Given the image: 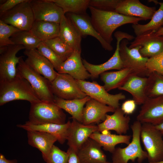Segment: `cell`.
<instances>
[{
    "label": "cell",
    "instance_id": "obj_1",
    "mask_svg": "<svg viewBox=\"0 0 163 163\" xmlns=\"http://www.w3.org/2000/svg\"><path fill=\"white\" fill-rule=\"evenodd\" d=\"M91 23L96 31L107 42L111 44L112 35L118 27L123 25L136 24L142 18L126 16L115 11H101L89 6Z\"/></svg>",
    "mask_w": 163,
    "mask_h": 163
},
{
    "label": "cell",
    "instance_id": "obj_2",
    "mask_svg": "<svg viewBox=\"0 0 163 163\" xmlns=\"http://www.w3.org/2000/svg\"><path fill=\"white\" fill-rule=\"evenodd\" d=\"M18 100L27 101L30 103L41 101L29 82L17 72L13 79L0 83V106Z\"/></svg>",
    "mask_w": 163,
    "mask_h": 163
},
{
    "label": "cell",
    "instance_id": "obj_3",
    "mask_svg": "<svg viewBox=\"0 0 163 163\" xmlns=\"http://www.w3.org/2000/svg\"><path fill=\"white\" fill-rule=\"evenodd\" d=\"M142 123L135 121L131 126L132 132L131 142L126 147H118L112 154V162L114 163H128L131 160L134 162L137 159L139 163L147 158L148 154L143 150L140 142V132Z\"/></svg>",
    "mask_w": 163,
    "mask_h": 163
},
{
    "label": "cell",
    "instance_id": "obj_4",
    "mask_svg": "<svg viewBox=\"0 0 163 163\" xmlns=\"http://www.w3.org/2000/svg\"><path fill=\"white\" fill-rule=\"evenodd\" d=\"M17 67L18 72L29 82L41 101L54 103V95L51 89V82L27 65L22 56Z\"/></svg>",
    "mask_w": 163,
    "mask_h": 163
},
{
    "label": "cell",
    "instance_id": "obj_5",
    "mask_svg": "<svg viewBox=\"0 0 163 163\" xmlns=\"http://www.w3.org/2000/svg\"><path fill=\"white\" fill-rule=\"evenodd\" d=\"M54 103L40 101L30 103L28 121L35 125L66 123V116Z\"/></svg>",
    "mask_w": 163,
    "mask_h": 163
},
{
    "label": "cell",
    "instance_id": "obj_6",
    "mask_svg": "<svg viewBox=\"0 0 163 163\" xmlns=\"http://www.w3.org/2000/svg\"><path fill=\"white\" fill-rule=\"evenodd\" d=\"M163 134L155 125L148 123H142L140 138L149 163L163 160Z\"/></svg>",
    "mask_w": 163,
    "mask_h": 163
},
{
    "label": "cell",
    "instance_id": "obj_7",
    "mask_svg": "<svg viewBox=\"0 0 163 163\" xmlns=\"http://www.w3.org/2000/svg\"><path fill=\"white\" fill-rule=\"evenodd\" d=\"M129 43V40L124 39L120 44L119 54L123 69H131L137 75L147 77L149 73L146 64L149 58L143 57L140 54V46L130 49L127 46Z\"/></svg>",
    "mask_w": 163,
    "mask_h": 163
},
{
    "label": "cell",
    "instance_id": "obj_8",
    "mask_svg": "<svg viewBox=\"0 0 163 163\" xmlns=\"http://www.w3.org/2000/svg\"><path fill=\"white\" fill-rule=\"evenodd\" d=\"M30 0H26L0 16V20L20 30L30 31L35 21Z\"/></svg>",
    "mask_w": 163,
    "mask_h": 163
},
{
    "label": "cell",
    "instance_id": "obj_9",
    "mask_svg": "<svg viewBox=\"0 0 163 163\" xmlns=\"http://www.w3.org/2000/svg\"><path fill=\"white\" fill-rule=\"evenodd\" d=\"M51 85L54 95L61 99H82L87 96L81 89L76 80L67 74L58 73Z\"/></svg>",
    "mask_w": 163,
    "mask_h": 163
},
{
    "label": "cell",
    "instance_id": "obj_10",
    "mask_svg": "<svg viewBox=\"0 0 163 163\" xmlns=\"http://www.w3.org/2000/svg\"><path fill=\"white\" fill-rule=\"evenodd\" d=\"M114 36L117 40L116 47L112 56L105 62L99 65L90 63L85 59H82L83 64L87 71L91 75V78H97L102 73L112 69L121 70L123 69L122 62L119 54V46L122 40L126 39L131 40L134 37L127 33L121 31H116Z\"/></svg>",
    "mask_w": 163,
    "mask_h": 163
},
{
    "label": "cell",
    "instance_id": "obj_11",
    "mask_svg": "<svg viewBox=\"0 0 163 163\" xmlns=\"http://www.w3.org/2000/svg\"><path fill=\"white\" fill-rule=\"evenodd\" d=\"M76 80L81 89L87 96L115 109L120 107V101L126 98L125 95L122 93L115 94H109L103 86L96 82Z\"/></svg>",
    "mask_w": 163,
    "mask_h": 163
},
{
    "label": "cell",
    "instance_id": "obj_12",
    "mask_svg": "<svg viewBox=\"0 0 163 163\" xmlns=\"http://www.w3.org/2000/svg\"><path fill=\"white\" fill-rule=\"evenodd\" d=\"M25 49L23 46L12 44L6 47L0 56V83L7 82L14 78L17 74L16 65L22 56L18 57L17 53Z\"/></svg>",
    "mask_w": 163,
    "mask_h": 163
},
{
    "label": "cell",
    "instance_id": "obj_13",
    "mask_svg": "<svg viewBox=\"0 0 163 163\" xmlns=\"http://www.w3.org/2000/svg\"><path fill=\"white\" fill-rule=\"evenodd\" d=\"M140 46L139 52L144 57L155 56L163 51V36H158L155 31L136 36L128 47L131 49Z\"/></svg>",
    "mask_w": 163,
    "mask_h": 163
},
{
    "label": "cell",
    "instance_id": "obj_14",
    "mask_svg": "<svg viewBox=\"0 0 163 163\" xmlns=\"http://www.w3.org/2000/svg\"><path fill=\"white\" fill-rule=\"evenodd\" d=\"M142 105L137 120L155 126L163 123V96L148 97Z\"/></svg>",
    "mask_w": 163,
    "mask_h": 163
},
{
    "label": "cell",
    "instance_id": "obj_15",
    "mask_svg": "<svg viewBox=\"0 0 163 163\" xmlns=\"http://www.w3.org/2000/svg\"><path fill=\"white\" fill-rule=\"evenodd\" d=\"M30 2L35 21L59 24L65 14L62 8L50 0H31Z\"/></svg>",
    "mask_w": 163,
    "mask_h": 163
},
{
    "label": "cell",
    "instance_id": "obj_16",
    "mask_svg": "<svg viewBox=\"0 0 163 163\" xmlns=\"http://www.w3.org/2000/svg\"><path fill=\"white\" fill-rule=\"evenodd\" d=\"M97 131H98L97 125H85L72 119L68 130L66 139L69 148L77 153L90 135Z\"/></svg>",
    "mask_w": 163,
    "mask_h": 163
},
{
    "label": "cell",
    "instance_id": "obj_17",
    "mask_svg": "<svg viewBox=\"0 0 163 163\" xmlns=\"http://www.w3.org/2000/svg\"><path fill=\"white\" fill-rule=\"evenodd\" d=\"M24 53L27 56L25 62L34 70L51 82L55 78L58 73L53 65L37 49H25Z\"/></svg>",
    "mask_w": 163,
    "mask_h": 163
},
{
    "label": "cell",
    "instance_id": "obj_18",
    "mask_svg": "<svg viewBox=\"0 0 163 163\" xmlns=\"http://www.w3.org/2000/svg\"><path fill=\"white\" fill-rule=\"evenodd\" d=\"M156 11L155 7L145 5L139 0H121L115 11L128 16L141 18L145 21L151 19Z\"/></svg>",
    "mask_w": 163,
    "mask_h": 163
},
{
    "label": "cell",
    "instance_id": "obj_19",
    "mask_svg": "<svg viewBox=\"0 0 163 163\" xmlns=\"http://www.w3.org/2000/svg\"><path fill=\"white\" fill-rule=\"evenodd\" d=\"M65 15L75 25L82 37H86L88 35L91 36L99 41L105 50L111 51L113 50L111 45L104 40L96 31L91 23V18L87 14H77L67 13Z\"/></svg>",
    "mask_w": 163,
    "mask_h": 163
},
{
    "label": "cell",
    "instance_id": "obj_20",
    "mask_svg": "<svg viewBox=\"0 0 163 163\" xmlns=\"http://www.w3.org/2000/svg\"><path fill=\"white\" fill-rule=\"evenodd\" d=\"M120 107L116 109L113 114L106 115L105 119L98 125V132L114 130L119 135L126 133L129 129L130 118Z\"/></svg>",
    "mask_w": 163,
    "mask_h": 163
},
{
    "label": "cell",
    "instance_id": "obj_21",
    "mask_svg": "<svg viewBox=\"0 0 163 163\" xmlns=\"http://www.w3.org/2000/svg\"><path fill=\"white\" fill-rule=\"evenodd\" d=\"M81 53V52L74 51L62 62L57 72L69 74L76 80H85L91 78L83 64Z\"/></svg>",
    "mask_w": 163,
    "mask_h": 163
},
{
    "label": "cell",
    "instance_id": "obj_22",
    "mask_svg": "<svg viewBox=\"0 0 163 163\" xmlns=\"http://www.w3.org/2000/svg\"><path fill=\"white\" fill-rule=\"evenodd\" d=\"M82 113V123L85 125L98 123L104 120L107 113L115 109L91 98L85 104Z\"/></svg>",
    "mask_w": 163,
    "mask_h": 163
},
{
    "label": "cell",
    "instance_id": "obj_23",
    "mask_svg": "<svg viewBox=\"0 0 163 163\" xmlns=\"http://www.w3.org/2000/svg\"><path fill=\"white\" fill-rule=\"evenodd\" d=\"M59 37L74 51L81 52L82 36L72 21L65 14L59 23Z\"/></svg>",
    "mask_w": 163,
    "mask_h": 163
},
{
    "label": "cell",
    "instance_id": "obj_24",
    "mask_svg": "<svg viewBox=\"0 0 163 163\" xmlns=\"http://www.w3.org/2000/svg\"><path fill=\"white\" fill-rule=\"evenodd\" d=\"M101 146L96 141L89 137L77 152L82 163H103L107 161L106 156Z\"/></svg>",
    "mask_w": 163,
    "mask_h": 163
},
{
    "label": "cell",
    "instance_id": "obj_25",
    "mask_svg": "<svg viewBox=\"0 0 163 163\" xmlns=\"http://www.w3.org/2000/svg\"><path fill=\"white\" fill-rule=\"evenodd\" d=\"M71 122L68 121L64 124L49 123L41 125L32 124L28 121L25 124L17 125L19 128L27 131H37L45 132L54 136L61 144H63L67 139L68 130Z\"/></svg>",
    "mask_w": 163,
    "mask_h": 163
},
{
    "label": "cell",
    "instance_id": "obj_26",
    "mask_svg": "<svg viewBox=\"0 0 163 163\" xmlns=\"http://www.w3.org/2000/svg\"><path fill=\"white\" fill-rule=\"evenodd\" d=\"M147 82V77L134 75L118 89L130 94L136 104H142L148 98L146 94Z\"/></svg>",
    "mask_w": 163,
    "mask_h": 163
},
{
    "label": "cell",
    "instance_id": "obj_27",
    "mask_svg": "<svg viewBox=\"0 0 163 163\" xmlns=\"http://www.w3.org/2000/svg\"><path fill=\"white\" fill-rule=\"evenodd\" d=\"M28 144L39 149L46 161L50 150L57 138L49 133L40 131H27Z\"/></svg>",
    "mask_w": 163,
    "mask_h": 163
},
{
    "label": "cell",
    "instance_id": "obj_28",
    "mask_svg": "<svg viewBox=\"0 0 163 163\" xmlns=\"http://www.w3.org/2000/svg\"><path fill=\"white\" fill-rule=\"evenodd\" d=\"M89 137L97 142L104 150L112 153L117 144L124 143L128 145L130 142L131 136L114 134H111L109 131H104L101 132H95L92 134Z\"/></svg>",
    "mask_w": 163,
    "mask_h": 163
},
{
    "label": "cell",
    "instance_id": "obj_29",
    "mask_svg": "<svg viewBox=\"0 0 163 163\" xmlns=\"http://www.w3.org/2000/svg\"><path fill=\"white\" fill-rule=\"evenodd\" d=\"M136 75L131 69L123 68L118 71L105 72L100 75L106 90L109 91L123 86L132 75Z\"/></svg>",
    "mask_w": 163,
    "mask_h": 163
},
{
    "label": "cell",
    "instance_id": "obj_30",
    "mask_svg": "<svg viewBox=\"0 0 163 163\" xmlns=\"http://www.w3.org/2000/svg\"><path fill=\"white\" fill-rule=\"evenodd\" d=\"M91 98L87 96L82 99L65 100L54 96V103L70 114L72 118L82 123L84 106Z\"/></svg>",
    "mask_w": 163,
    "mask_h": 163
},
{
    "label": "cell",
    "instance_id": "obj_31",
    "mask_svg": "<svg viewBox=\"0 0 163 163\" xmlns=\"http://www.w3.org/2000/svg\"><path fill=\"white\" fill-rule=\"evenodd\" d=\"M59 24L50 21H35L31 32L42 42L59 37Z\"/></svg>",
    "mask_w": 163,
    "mask_h": 163
},
{
    "label": "cell",
    "instance_id": "obj_32",
    "mask_svg": "<svg viewBox=\"0 0 163 163\" xmlns=\"http://www.w3.org/2000/svg\"><path fill=\"white\" fill-rule=\"evenodd\" d=\"M160 5L158 9L156 11L150 21L147 24H132V27L136 36L149 33L155 32L163 25V2H158Z\"/></svg>",
    "mask_w": 163,
    "mask_h": 163
},
{
    "label": "cell",
    "instance_id": "obj_33",
    "mask_svg": "<svg viewBox=\"0 0 163 163\" xmlns=\"http://www.w3.org/2000/svg\"><path fill=\"white\" fill-rule=\"evenodd\" d=\"M63 10L65 14L71 13L86 14L89 6L90 0H50Z\"/></svg>",
    "mask_w": 163,
    "mask_h": 163
},
{
    "label": "cell",
    "instance_id": "obj_34",
    "mask_svg": "<svg viewBox=\"0 0 163 163\" xmlns=\"http://www.w3.org/2000/svg\"><path fill=\"white\" fill-rule=\"evenodd\" d=\"M10 39L14 44L22 45L26 50L37 49L42 42L30 31L20 30Z\"/></svg>",
    "mask_w": 163,
    "mask_h": 163
},
{
    "label": "cell",
    "instance_id": "obj_35",
    "mask_svg": "<svg viewBox=\"0 0 163 163\" xmlns=\"http://www.w3.org/2000/svg\"><path fill=\"white\" fill-rule=\"evenodd\" d=\"M147 77L146 94L148 97L163 96V75L155 72H152Z\"/></svg>",
    "mask_w": 163,
    "mask_h": 163
},
{
    "label": "cell",
    "instance_id": "obj_36",
    "mask_svg": "<svg viewBox=\"0 0 163 163\" xmlns=\"http://www.w3.org/2000/svg\"><path fill=\"white\" fill-rule=\"evenodd\" d=\"M44 42L64 62L74 51L70 46L59 37L47 40Z\"/></svg>",
    "mask_w": 163,
    "mask_h": 163
},
{
    "label": "cell",
    "instance_id": "obj_37",
    "mask_svg": "<svg viewBox=\"0 0 163 163\" xmlns=\"http://www.w3.org/2000/svg\"><path fill=\"white\" fill-rule=\"evenodd\" d=\"M20 30L16 27L7 24L0 20V47L14 44L10 38Z\"/></svg>",
    "mask_w": 163,
    "mask_h": 163
},
{
    "label": "cell",
    "instance_id": "obj_38",
    "mask_svg": "<svg viewBox=\"0 0 163 163\" xmlns=\"http://www.w3.org/2000/svg\"><path fill=\"white\" fill-rule=\"evenodd\" d=\"M37 49L53 64L57 71L63 62L54 51L43 42Z\"/></svg>",
    "mask_w": 163,
    "mask_h": 163
},
{
    "label": "cell",
    "instance_id": "obj_39",
    "mask_svg": "<svg viewBox=\"0 0 163 163\" xmlns=\"http://www.w3.org/2000/svg\"><path fill=\"white\" fill-rule=\"evenodd\" d=\"M68 153L54 145L52 147L45 162L46 163H68Z\"/></svg>",
    "mask_w": 163,
    "mask_h": 163
},
{
    "label": "cell",
    "instance_id": "obj_40",
    "mask_svg": "<svg viewBox=\"0 0 163 163\" xmlns=\"http://www.w3.org/2000/svg\"><path fill=\"white\" fill-rule=\"evenodd\" d=\"M121 0H90L89 6L101 11H115Z\"/></svg>",
    "mask_w": 163,
    "mask_h": 163
},
{
    "label": "cell",
    "instance_id": "obj_41",
    "mask_svg": "<svg viewBox=\"0 0 163 163\" xmlns=\"http://www.w3.org/2000/svg\"><path fill=\"white\" fill-rule=\"evenodd\" d=\"M146 66L149 74L155 72L163 75V51L155 56L149 58Z\"/></svg>",
    "mask_w": 163,
    "mask_h": 163
},
{
    "label": "cell",
    "instance_id": "obj_42",
    "mask_svg": "<svg viewBox=\"0 0 163 163\" xmlns=\"http://www.w3.org/2000/svg\"><path fill=\"white\" fill-rule=\"evenodd\" d=\"M26 0H7L0 4V16Z\"/></svg>",
    "mask_w": 163,
    "mask_h": 163
},
{
    "label": "cell",
    "instance_id": "obj_43",
    "mask_svg": "<svg viewBox=\"0 0 163 163\" xmlns=\"http://www.w3.org/2000/svg\"><path fill=\"white\" fill-rule=\"evenodd\" d=\"M136 103L133 100H128L125 101L122 104L121 108L125 114L132 113L135 110Z\"/></svg>",
    "mask_w": 163,
    "mask_h": 163
},
{
    "label": "cell",
    "instance_id": "obj_44",
    "mask_svg": "<svg viewBox=\"0 0 163 163\" xmlns=\"http://www.w3.org/2000/svg\"><path fill=\"white\" fill-rule=\"evenodd\" d=\"M69 155L68 163H82L79 160L76 152L69 148L67 151Z\"/></svg>",
    "mask_w": 163,
    "mask_h": 163
},
{
    "label": "cell",
    "instance_id": "obj_45",
    "mask_svg": "<svg viewBox=\"0 0 163 163\" xmlns=\"http://www.w3.org/2000/svg\"><path fill=\"white\" fill-rule=\"evenodd\" d=\"M0 163H17L16 159L9 160L6 159L5 156L0 153Z\"/></svg>",
    "mask_w": 163,
    "mask_h": 163
},
{
    "label": "cell",
    "instance_id": "obj_46",
    "mask_svg": "<svg viewBox=\"0 0 163 163\" xmlns=\"http://www.w3.org/2000/svg\"><path fill=\"white\" fill-rule=\"evenodd\" d=\"M155 126L156 128L163 134V123L155 125Z\"/></svg>",
    "mask_w": 163,
    "mask_h": 163
},
{
    "label": "cell",
    "instance_id": "obj_47",
    "mask_svg": "<svg viewBox=\"0 0 163 163\" xmlns=\"http://www.w3.org/2000/svg\"><path fill=\"white\" fill-rule=\"evenodd\" d=\"M155 34L158 36H163V27H162L155 32Z\"/></svg>",
    "mask_w": 163,
    "mask_h": 163
},
{
    "label": "cell",
    "instance_id": "obj_48",
    "mask_svg": "<svg viewBox=\"0 0 163 163\" xmlns=\"http://www.w3.org/2000/svg\"><path fill=\"white\" fill-rule=\"evenodd\" d=\"M152 163H163V160L160 161Z\"/></svg>",
    "mask_w": 163,
    "mask_h": 163
},
{
    "label": "cell",
    "instance_id": "obj_49",
    "mask_svg": "<svg viewBox=\"0 0 163 163\" xmlns=\"http://www.w3.org/2000/svg\"><path fill=\"white\" fill-rule=\"evenodd\" d=\"M114 163L113 162H108V161H106L104 163Z\"/></svg>",
    "mask_w": 163,
    "mask_h": 163
}]
</instances>
